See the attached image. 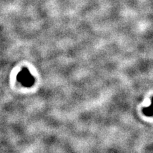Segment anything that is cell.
Returning a JSON list of instances; mask_svg holds the SVG:
<instances>
[{"label": "cell", "mask_w": 153, "mask_h": 153, "mask_svg": "<svg viewBox=\"0 0 153 153\" xmlns=\"http://www.w3.org/2000/svg\"><path fill=\"white\" fill-rule=\"evenodd\" d=\"M143 114L146 116H153V97L152 98V103L149 107L143 108L142 110Z\"/></svg>", "instance_id": "obj_1"}]
</instances>
